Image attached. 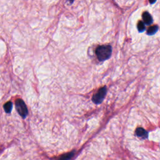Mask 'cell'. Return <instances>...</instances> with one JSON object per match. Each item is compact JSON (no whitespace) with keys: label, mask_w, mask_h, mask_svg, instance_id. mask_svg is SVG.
<instances>
[{"label":"cell","mask_w":160,"mask_h":160,"mask_svg":"<svg viewBox=\"0 0 160 160\" xmlns=\"http://www.w3.org/2000/svg\"><path fill=\"white\" fill-rule=\"evenodd\" d=\"M136 134L138 137H140V138H142L145 139V138H148V133L145 130H144L143 128H138L136 129Z\"/></svg>","instance_id":"5b68a950"},{"label":"cell","mask_w":160,"mask_h":160,"mask_svg":"<svg viewBox=\"0 0 160 160\" xmlns=\"http://www.w3.org/2000/svg\"><path fill=\"white\" fill-rule=\"evenodd\" d=\"M143 20L144 21V23L146 25H152L153 22L152 16H151V15L148 12H145L143 14Z\"/></svg>","instance_id":"277c9868"},{"label":"cell","mask_w":160,"mask_h":160,"mask_svg":"<svg viewBox=\"0 0 160 160\" xmlns=\"http://www.w3.org/2000/svg\"><path fill=\"white\" fill-rule=\"evenodd\" d=\"M12 107H13V105H12L11 102H10V101L8 102V103H6L5 105H4V110H5V112L8 113H10L11 112Z\"/></svg>","instance_id":"ba28073f"},{"label":"cell","mask_w":160,"mask_h":160,"mask_svg":"<svg viewBox=\"0 0 160 160\" xmlns=\"http://www.w3.org/2000/svg\"><path fill=\"white\" fill-rule=\"evenodd\" d=\"M112 48L109 45H103L98 47L96 50V54L98 58L101 61L108 60L112 56Z\"/></svg>","instance_id":"6da1fadb"},{"label":"cell","mask_w":160,"mask_h":160,"mask_svg":"<svg viewBox=\"0 0 160 160\" xmlns=\"http://www.w3.org/2000/svg\"><path fill=\"white\" fill-rule=\"evenodd\" d=\"M158 31V26L156 25H154L153 26H151L149 29L147 30V34L148 35H153L156 33Z\"/></svg>","instance_id":"8992f818"},{"label":"cell","mask_w":160,"mask_h":160,"mask_svg":"<svg viewBox=\"0 0 160 160\" xmlns=\"http://www.w3.org/2000/svg\"><path fill=\"white\" fill-rule=\"evenodd\" d=\"M15 106L18 113L22 118H26L28 115V109L25 102L21 99H18L16 100Z\"/></svg>","instance_id":"7a4b0ae2"},{"label":"cell","mask_w":160,"mask_h":160,"mask_svg":"<svg viewBox=\"0 0 160 160\" xmlns=\"http://www.w3.org/2000/svg\"><path fill=\"white\" fill-rule=\"evenodd\" d=\"M68 1L70 2V3H72L74 1V0H68Z\"/></svg>","instance_id":"8fae6325"},{"label":"cell","mask_w":160,"mask_h":160,"mask_svg":"<svg viewBox=\"0 0 160 160\" xmlns=\"http://www.w3.org/2000/svg\"><path fill=\"white\" fill-rule=\"evenodd\" d=\"M74 155V152H70L69 153H66L62 155L59 158L58 160H69Z\"/></svg>","instance_id":"52a82bcc"},{"label":"cell","mask_w":160,"mask_h":160,"mask_svg":"<svg viewBox=\"0 0 160 160\" xmlns=\"http://www.w3.org/2000/svg\"><path fill=\"white\" fill-rule=\"evenodd\" d=\"M156 0H149V1L151 4H153L154 3H155V1H156Z\"/></svg>","instance_id":"30bf717a"},{"label":"cell","mask_w":160,"mask_h":160,"mask_svg":"<svg viewBox=\"0 0 160 160\" xmlns=\"http://www.w3.org/2000/svg\"><path fill=\"white\" fill-rule=\"evenodd\" d=\"M146 29L145 27V24L144 23V22L143 21H140L138 24V29L140 33H143L145 32V30Z\"/></svg>","instance_id":"9c48e42d"},{"label":"cell","mask_w":160,"mask_h":160,"mask_svg":"<svg viewBox=\"0 0 160 160\" xmlns=\"http://www.w3.org/2000/svg\"><path fill=\"white\" fill-rule=\"evenodd\" d=\"M106 92H107V90H106V88L105 86L100 89L99 91L93 96V101L97 105L101 103L102 101L105 99V97L106 95Z\"/></svg>","instance_id":"3957f363"}]
</instances>
